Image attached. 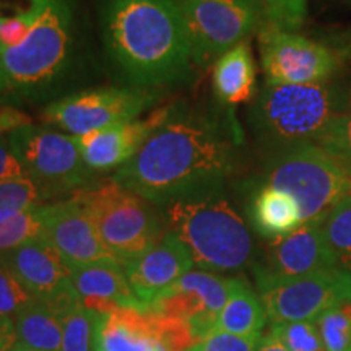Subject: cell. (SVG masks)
I'll return each instance as SVG.
<instances>
[{"instance_id":"cell-33","label":"cell","mask_w":351,"mask_h":351,"mask_svg":"<svg viewBox=\"0 0 351 351\" xmlns=\"http://www.w3.org/2000/svg\"><path fill=\"white\" fill-rule=\"evenodd\" d=\"M44 2L32 3V7L26 12H20L16 15L8 16L2 29H0V51L12 49V47H16L25 41L26 36L33 29V26L36 25L39 15H41Z\"/></svg>"},{"instance_id":"cell-41","label":"cell","mask_w":351,"mask_h":351,"mask_svg":"<svg viewBox=\"0 0 351 351\" xmlns=\"http://www.w3.org/2000/svg\"><path fill=\"white\" fill-rule=\"evenodd\" d=\"M10 351H34L32 348H28V346H25L23 343H20V341H16V345L13 346Z\"/></svg>"},{"instance_id":"cell-4","label":"cell","mask_w":351,"mask_h":351,"mask_svg":"<svg viewBox=\"0 0 351 351\" xmlns=\"http://www.w3.org/2000/svg\"><path fill=\"white\" fill-rule=\"evenodd\" d=\"M163 208L169 232L181 239L199 269L221 274L251 263V232L221 189L169 202Z\"/></svg>"},{"instance_id":"cell-12","label":"cell","mask_w":351,"mask_h":351,"mask_svg":"<svg viewBox=\"0 0 351 351\" xmlns=\"http://www.w3.org/2000/svg\"><path fill=\"white\" fill-rule=\"evenodd\" d=\"M257 288L271 324L314 322L332 307L351 302V271L337 267Z\"/></svg>"},{"instance_id":"cell-19","label":"cell","mask_w":351,"mask_h":351,"mask_svg":"<svg viewBox=\"0 0 351 351\" xmlns=\"http://www.w3.org/2000/svg\"><path fill=\"white\" fill-rule=\"evenodd\" d=\"M257 69L249 39L225 52L213 65L212 85L217 99L228 108L247 103L257 93Z\"/></svg>"},{"instance_id":"cell-15","label":"cell","mask_w":351,"mask_h":351,"mask_svg":"<svg viewBox=\"0 0 351 351\" xmlns=\"http://www.w3.org/2000/svg\"><path fill=\"white\" fill-rule=\"evenodd\" d=\"M39 213L43 238L56 249L67 267L95 262H121L101 239L82 205L72 197L56 204L41 205Z\"/></svg>"},{"instance_id":"cell-11","label":"cell","mask_w":351,"mask_h":351,"mask_svg":"<svg viewBox=\"0 0 351 351\" xmlns=\"http://www.w3.org/2000/svg\"><path fill=\"white\" fill-rule=\"evenodd\" d=\"M258 51L265 85L327 83L341 64L328 44L269 23H262L258 29Z\"/></svg>"},{"instance_id":"cell-27","label":"cell","mask_w":351,"mask_h":351,"mask_svg":"<svg viewBox=\"0 0 351 351\" xmlns=\"http://www.w3.org/2000/svg\"><path fill=\"white\" fill-rule=\"evenodd\" d=\"M145 314H147L153 339L168 351H189L200 341L194 327L186 319L163 313Z\"/></svg>"},{"instance_id":"cell-34","label":"cell","mask_w":351,"mask_h":351,"mask_svg":"<svg viewBox=\"0 0 351 351\" xmlns=\"http://www.w3.org/2000/svg\"><path fill=\"white\" fill-rule=\"evenodd\" d=\"M33 300L23 285L0 258V315L15 317V314Z\"/></svg>"},{"instance_id":"cell-22","label":"cell","mask_w":351,"mask_h":351,"mask_svg":"<svg viewBox=\"0 0 351 351\" xmlns=\"http://www.w3.org/2000/svg\"><path fill=\"white\" fill-rule=\"evenodd\" d=\"M62 315L56 306L33 298L13 317L16 339L34 351H60Z\"/></svg>"},{"instance_id":"cell-44","label":"cell","mask_w":351,"mask_h":351,"mask_svg":"<svg viewBox=\"0 0 351 351\" xmlns=\"http://www.w3.org/2000/svg\"><path fill=\"white\" fill-rule=\"evenodd\" d=\"M343 168H345L346 171H348V173L351 174V165H348V166H343Z\"/></svg>"},{"instance_id":"cell-40","label":"cell","mask_w":351,"mask_h":351,"mask_svg":"<svg viewBox=\"0 0 351 351\" xmlns=\"http://www.w3.org/2000/svg\"><path fill=\"white\" fill-rule=\"evenodd\" d=\"M339 99L341 114L351 112V83L345 86H339Z\"/></svg>"},{"instance_id":"cell-26","label":"cell","mask_w":351,"mask_h":351,"mask_svg":"<svg viewBox=\"0 0 351 351\" xmlns=\"http://www.w3.org/2000/svg\"><path fill=\"white\" fill-rule=\"evenodd\" d=\"M320 225L339 265L351 271V195L339 202Z\"/></svg>"},{"instance_id":"cell-39","label":"cell","mask_w":351,"mask_h":351,"mask_svg":"<svg viewBox=\"0 0 351 351\" xmlns=\"http://www.w3.org/2000/svg\"><path fill=\"white\" fill-rule=\"evenodd\" d=\"M257 351H289V350L285 345L280 343L275 337H271L270 333H267V335H262V340L261 343H258Z\"/></svg>"},{"instance_id":"cell-31","label":"cell","mask_w":351,"mask_h":351,"mask_svg":"<svg viewBox=\"0 0 351 351\" xmlns=\"http://www.w3.org/2000/svg\"><path fill=\"white\" fill-rule=\"evenodd\" d=\"M269 333L289 351H326L314 322H276Z\"/></svg>"},{"instance_id":"cell-9","label":"cell","mask_w":351,"mask_h":351,"mask_svg":"<svg viewBox=\"0 0 351 351\" xmlns=\"http://www.w3.org/2000/svg\"><path fill=\"white\" fill-rule=\"evenodd\" d=\"M160 95L152 88H93L67 95L47 104L41 114L44 124L82 137L93 130L138 119L156 103Z\"/></svg>"},{"instance_id":"cell-38","label":"cell","mask_w":351,"mask_h":351,"mask_svg":"<svg viewBox=\"0 0 351 351\" xmlns=\"http://www.w3.org/2000/svg\"><path fill=\"white\" fill-rule=\"evenodd\" d=\"M332 47L339 54L341 64L345 62L351 65V29L335 34L332 38Z\"/></svg>"},{"instance_id":"cell-30","label":"cell","mask_w":351,"mask_h":351,"mask_svg":"<svg viewBox=\"0 0 351 351\" xmlns=\"http://www.w3.org/2000/svg\"><path fill=\"white\" fill-rule=\"evenodd\" d=\"M262 23L274 25L285 32H295L304 23L307 0H257Z\"/></svg>"},{"instance_id":"cell-1","label":"cell","mask_w":351,"mask_h":351,"mask_svg":"<svg viewBox=\"0 0 351 351\" xmlns=\"http://www.w3.org/2000/svg\"><path fill=\"white\" fill-rule=\"evenodd\" d=\"M234 168V150L217 122L204 114L173 106L114 181L156 207L218 191Z\"/></svg>"},{"instance_id":"cell-37","label":"cell","mask_w":351,"mask_h":351,"mask_svg":"<svg viewBox=\"0 0 351 351\" xmlns=\"http://www.w3.org/2000/svg\"><path fill=\"white\" fill-rule=\"evenodd\" d=\"M16 328L13 317L0 315V351H10L16 345Z\"/></svg>"},{"instance_id":"cell-29","label":"cell","mask_w":351,"mask_h":351,"mask_svg":"<svg viewBox=\"0 0 351 351\" xmlns=\"http://www.w3.org/2000/svg\"><path fill=\"white\" fill-rule=\"evenodd\" d=\"M43 238V221L39 207L0 223V252L12 251L29 241Z\"/></svg>"},{"instance_id":"cell-14","label":"cell","mask_w":351,"mask_h":351,"mask_svg":"<svg viewBox=\"0 0 351 351\" xmlns=\"http://www.w3.org/2000/svg\"><path fill=\"white\" fill-rule=\"evenodd\" d=\"M339 261L324 236L320 221H309L282 238L271 239L265 263L256 267L257 285L301 278L337 269Z\"/></svg>"},{"instance_id":"cell-43","label":"cell","mask_w":351,"mask_h":351,"mask_svg":"<svg viewBox=\"0 0 351 351\" xmlns=\"http://www.w3.org/2000/svg\"><path fill=\"white\" fill-rule=\"evenodd\" d=\"M7 19H8V16H2V15H0V29H2V26H3V23H5V21H7Z\"/></svg>"},{"instance_id":"cell-20","label":"cell","mask_w":351,"mask_h":351,"mask_svg":"<svg viewBox=\"0 0 351 351\" xmlns=\"http://www.w3.org/2000/svg\"><path fill=\"white\" fill-rule=\"evenodd\" d=\"M147 314L134 307H121L101 315L95 351H155Z\"/></svg>"},{"instance_id":"cell-45","label":"cell","mask_w":351,"mask_h":351,"mask_svg":"<svg viewBox=\"0 0 351 351\" xmlns=\"http://www.w3.org/2000/svg\"><path fill=\"white\" fill-rule=\"evenodd\" d=\"M44 0H32V3H43Z\"/></svg>"},{"instance_id":"cell-23","label":"cell","mask_w":351,"mask_h":351,"mask_svg":"<svg viewBox=\"0 0 351 351\" xmlns=\"http://www.w3.org/2000/svg\"><path fill=\"white\" fill-rule=\"evenodd\" d=\"M267 313L261 296L251 285L241 276H236L225 307L218 314L215 330H221L243 337H262Z\"/></svg>"},{"instance_id":"cell-32","label":"cell","mask_w":351,"mask_h":351,"mask_svg":"<svg viewBox=\"0 0 351 351\" xmlns=\"http://www.w3.org/2000/svg\"><path fill=\"white\" fill-rule=\"evenodd\" d=\"M341 166L351 165V112L333 117L315 142Z\"/></svg>"},{"instance_id":"cell-21","label":"cell","mask_w":351,"mask_h":351,"mask_svg":"<svg viewBox=\"0 0 351 351\" xmlns=\"http://www.w3.org/2000/svg\"><path fill=\"white\" fill-rule=\"evenodd\" d=\"M249 215L258 234L270 239L287 236L302 225L296 200L287 192L267 186L254 192Z\"/></svg>"},{"instance_id":"cell-13","label":"cell","mask_w":351,"mask_h":351,"mask_svg":"<svg viewBox=\"0 0 351 351\" xmlns=\"http://www.w3.org/2000/svg\"><path fill=\"white\" fill-rule=\"evenodd\" d=\"M0 258L34 300L56 306L64 314L78 301L69 267L44 238L0 252Z\"/></svg>"},{"instance_id":"cell-42","label":"cell","mask_w":351,"mask_h":351,"mask_svg":"<svg viewBox=\"0 0 351 351\" xmlns=\"http://www.w3.org/2000/svg\"><path fill=\"white\" fill-rule=\"evenodd\" d=\"M155 351H168V350H166L163 345L158 343V341H156V343H155Z\"/></svg>"},{"instance_id":"cell-7","label":"cell","mask_w":351,"mask_h":351,"mask_svg":"<svg viewBox=\"0 0 351 351\" xmlns=\"http://www.w3.org/2000/svg\"><path fill=\"white\" fill-rule=\"evenodd\" d=\"M101 239L124 265L153 247L165 234L150 202L114 179H106L73 192Z\"/></svg>"},{"instance_id":"cell-35","label":"cell","mask_w":351,"mask_h":351,"mask_svg":"<svg viewBox=\"0 0 351 351\" xmlns=\"http://www.w3.org/2000/svg\"><path fill=\"white\" fill-rule=\"evenodd\" d=\"M261 340L262 337H243L213 330L189 351H257Z\"/></svg>"},{"instance_id":"cell-2","label":"cell","mask_w":351,"mask_h":351,"mask_svg":"<svg viewBox=\"0 0 351 351\" xmlns=\"http://www.w3.org/2000/svg\"><path fill=\"white\" fill-rule=\"evenodd\" d=\"M109 60L130 85L152 88L186 80L191 43L176 0H99Z\"/></svg>"},{"instance_id":"cell-16","label":"cell","mask_w":351,"mask_h":351,"mask_svg":"<svg viewBox=\"0 0 351 351\" xmlns=\"http://www.w3.org/2000/svg\"><path fill=\"white\" fill-rule=\"evenodd\" d=\"M192 267L194 261L191 252L173 232H165L147 252L124 263L130 289L143 313H147L169 288L191 271Z\"/></svg>"},{"instance_id":"cell-28","label":"cell","mask_w":351,"mask_h":351,"mask_svg":"<svg viewBox=\"0 0 351 351\" xmlns=\"http://www.w3.org/2000/svg\"><path fill=\"white\" fill-rule=\"evenodd\" d=\"M326 351H351V302L332 307L314 320Z\"/></svg>"},{"instance_id":"cell-3","label":"cell","mask_w":351,"mask_h":351,"mask_svg":"<svg viewBox=\"0 0 351 351\" xmlns=\"http://www.w3.org/2000/svg\"><path fill=\"white\" fill-rule=\"evenodd\" d=\"M75 51L73 0H46L25 41L0 51V104L13 108L51 98L73 72Z\"/></svg>"},{"instance_id":"cell-24","label":"cell","mask_w":351,"mask_h":351,"mask_svg":"<svg viewBox=\"0 0 351 351\" xmlns=\"http://www.w3.org/2000/svg\"><path fill=\"white\" fill-rule=\"evenodd\" d=\"M101 315L83 307L80 301L62 315V345L60 351H95Z\"/></svg>"},{"instance_id":"cell-17","label":"cell","mask_w":351,"mask_h":351,"mask_svg":"<svg viewBox=\"0 0 351 351\" xmlns=\"http://www.w3.org/2000/svg\"><path fill=\"white\" fill-rule=\"evenodd\" d=\"M171 111L173 106H165L150 112L143 119L121 122L75 137L88 168L91 171H117L122 168L137 155L153 132L168 119Z\"/></svg>"},{"instance_id":"cell-6","label":"cell","mask_w":351,"mask_h":351,"mask_svg":"<svg viewBox=\"0 0 351 351\" xmlns=\"http://www.w3.org/2000/svg\"><path fill=\"white\" fill-rule=\"evenodd\" d=\"M262 186L291 195L302 223L322 221L339 202L351 195V174L315 143H302L271 158Z\"/></svg>"},{"instance_id":"cell-25","label":"cell","mask_w":351,"mask_h":351,"mask_svg":"<svg viewBox=\"0 0 351 351\" xmlns=\"http://www.w3.org/2000/svg\"><path fill=\"white\" fill-rule=\"evenodd\" d=\"M46 197L32 178L0 182V223L41 207Z\"/></svg>"},{"instance_id":"cell-5","label":"cell","mask_w":351,"mask_h":351,"mask_svg":"<svg viewBox=\"0 0 351 351\" xmlns=\"http://www.w3.org/2000/svg\"><path fill=\"white\" fill-rule=\"evenodd\" d=\"M339 114V85H265L251 109V124L262 143L283 152L317 142Z\"/></svg>"},{"instance_id":"cell-18","label":"cell","mask_w":351,"mask_h":351,"mask_svg":"<svg viewBox=\"0 0 351 351\" xmlns=\"http://www.w3.org/2000/svg\"><path fill=\"white\" fill-rule=\"evenodd\" d=\"M78 301L96 314H111L121 307L142 309L121 262H95L69 267Z\"/></svg>"},{"instance_id":"cell-10","label":"cell","mask_w":351,"mask_h":351,"mask_svg":"<svg viewBox=\"0 0 351 351\" xmlns=\"http://www.w3.org/2000/svg\"><path fill=\"white\" fill-rule=\"evenodd\" d=\"M194 64L207 65L245 41L262 25L257 0H176Z\"/></svg>"},{"instance_id":"cell-8","label":"cell","mask_w":351,"mask_h":351,"mask_svg":"<svg viewBox=\"0 0 351 351\" xmlns=\"http://www.w3.org/2000/svg\"><path fill=\"white\" fill-rule=\"evenodd\" d=\"M13 155L47 195L90 186L93 171L83 160L77 138L49 127H20L8 135Z\"/></svg>"},{"instance_id":"cell-36","label":"cell","mask_w":351,"mask_h":351,"mask_svg":"<svg viewBox=\"0 0 351 351\" xmlns=\"http://www.w3.org/2000/svg\"><path fill=\"white\" fill-rule=\"evenodd\" d=\"M28 178L19 158L13 155L8 137H0V182Z\"/></svg>"}]
</instances>
